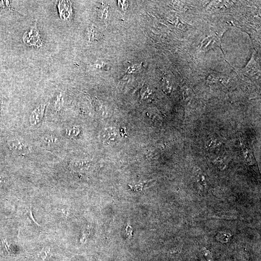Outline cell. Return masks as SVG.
<instances>
[{
  "mask_svg": "<svg viewBox=\"0 0 261 261\" xmlns=\"http://www.w3.org/2000/svg\"><path fill=\"white\" fill-rule=\"evenodd\" d=\"M67 132V134H68V135L76 137L79 133V129L77 127H74Z\"/></svg>",
  "mask_w": 261,
  "mask_h": 261,
  "instance_id": "cell-11",
  "label": "cell"
},
{
  "mask_svg": "<svg viewBox=\"0 0 261 261\" xmlns=\"http://www.w3.org/2000/svg\"><path fill=\"white\" fill-rule=\"evenodd\" d=\"M43 141L45 144H47L48 146H53L58 144L59 140L57 137L54 135H48L43 137Z\"/></svg>",
  "mask_w": 261,
  "mask_h": 261,
  "instance_id": "cell-4",
  "label": "cell"
},
{
  "mask_svg": "<svg viewBox=\"0 0 261 261\" xmlns=\"http://www.w3.org/2000/svg\"><path fill=\"white\" fill-rule=\"evenodd\" d=\"M243 151L244 152L245 157L247 160L248 163L250 166H254L255 164V162H254L253 158L252 155L250 153V152H249V151L246 148H243Z\"/></svg>",
  "mask_w": 261,
  "mask_h": 261,
  "instance_id": "cell-7",
  "label": "cell"
},
{
  "mask_svg": "<svg viewBox=\"0 0 261 261\" xmlns=\"http://www.w3.org/2000/svg\"><path fill=\"white\" fill-rule=\"evenodd\" d=\"M155 183L154 180H150L137 184L135 185H130V188L134 191H140L142 190L151 187Z\"/></svg>",
  "mask_w": 261,
  "mask_h": 261,
  "instance_id": "cell-3",
  "label": "cell"
},
{
  "mask_svg": "<svg viewBox=\"0 0 261 261\" xmlns=\"http://www.w3.org/2000/svg\"><path fill=\"white\" fill-rule=\"evenodd\" d=\"M8 145L11 150L21 154H25L29 152V148L25 143L19 140H12L8 142Z\"/></svg>",
  "mask_w": 261,
  "mask_h": 261,
  "instance_id": "cell-2",
  "label": "cell"
},
{
  "mask_svg": "<svg viewBox=\"0 0 261 261\" xmlns=\"http://www.w3.org/2000/svg\"><path fill=\"white\" fill-rule=\"evenodd\" d=\"M230 236L231 235L226 232H221L218 233L216 236V238L217 240L221 242V243H227L229 241Z\"/></svg>",
  "mask_w": 261,
  "mask_h": 261,
  "instance_id": "cell-5",
  "label": "cell"
},
{
  "mask_svg": "<svg viewBox=\"0 0 261 261\" xmlns=\"http://www.w3.org/2000/svg\"><path fill=\"white\" fill-rule=\"evenodd\" d=\"M196 176L197 178V181L201 186L202 187H205L206 186V178L204 175H203L202 173L197 172L196 174Z\"/></svg>",
  "mask_w": 261,
  "mask_h": 261,
  "instance_id": "cell-9",
  "label": "cell"
},
{
  "mask_svg": "<svg viewBox=\"0 0 261 261\" xmlns=\"http://www.w3.org/2000/svg\"><path fill=\"white\" fill-rule=\"evenodd\" d=\"M132 232H133V229L132 228L131 226H130L129 224H128L127 227H126V236H127V238H131L132 236Z\"/></svg>",
  "mask_w": 261,
  "mask_h": 261,
  "instance_id": "cell-12",
  "label": "cell"
},
{
  "mask_svg": "<svg viewBox=\"0 0 261 261\" xmlns=\"http://www.w3.org/2000/svg\"><path fill=\"white\" fill-rule=\"evenodd\" d=\"M202 252H203V253L204 254V257L206 258V259L207 261H213V259L211 253L209 250L206 249V248H203V250H202Z\"/></svg>",
  "mask_w": 261,
  "mask_h": 261,
  "instance_id": "cell-10",
  "label": "cell"
},
{
  "mask_svg": "<svg viewBox=\"0 0 261 261\" xmlns=\"http://www.w3.org/2000/svg\"><path fill=\"white\" fill-rule=\"evenodd\" d=\"M46 106V105H41L33 111L29 119L30 124L35 126L40 123L43 119Z\"/></svg>",
  "mask_w": 261,
  "mask_h": 261,
  "instance_id": "cell-1",
  "label": "cell"
},
{
  "mask_svg": "<svg viewBox=\"0 0 261 261\" xmlns=\"http://www.w3.org/2000/svg\"><path fill=\"white\" fill-rule=\"evenodd\" d=\"M214 163L221 170H224V169H225L227 164L226 161L225 159L221 158H218L216 159L214 161Z\"/></svg>",
  "mask_w": 261,
  "mask_h": 261,
  "instance_id": "cell-6",
  "label": "cell"
},
{
  "mask_svg": "<svg viewBox=\"0 0 261 261\" xmlns=\"http://www.w3.org/2000/svg\"><path fill=\"white\" fill-rule=\"evenodd\" d=\"M62 102H63L62 96L61 93H59L57 96V99L56 100L55 104V108L56 110L59 111L61 110V108L62 107Z\"/></svg>",
  "mask_w": 261,
  "mask_h": 261,
  "instance_id": "cell-8",
  "label": "cell"
}]
</instances>
